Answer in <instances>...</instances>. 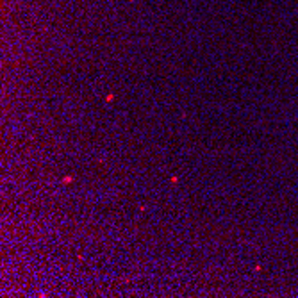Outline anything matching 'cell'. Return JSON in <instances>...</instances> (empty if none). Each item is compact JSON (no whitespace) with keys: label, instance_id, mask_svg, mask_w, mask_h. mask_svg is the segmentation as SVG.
<instances>
[]
</instances>
